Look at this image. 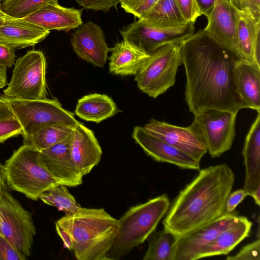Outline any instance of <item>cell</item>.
Wrapping results in <instances>:
<instances>
[{
	"label": "cell",
	"instance_id": "obj_5",
	"mask_svg": "<svg viewBox=\"0 0 260 260\" xmlns=\"http://www.w3.org/2000/svg\"><path fill=\"white\" fill-rule=\"evenodd\" d=\"M10 188L35 201L59 182L41 162L39 152L22 145L15 150L4 166Z\"/></svg>",
	"mask_w": 260,
	"mask_h": 260
},
{
	"label": "cell",
	"instance_id": "obj_30",
	"mask_svg": "<svg viewBox=\"0 0 260 260\" xmlns=\"http://www.w3.org/2000/svg\"><path fill=\"white\" fill-rule=\"evenodd\" d=\"M63 184H58L44 191L39 197L44 203L63 211L66 216L75 213L81 206Z\"/></svg>",
	"mask_w": 260,
	"mask_h": 260
},
{
	"label": "cell",
	"instance_id": "obj_37",
	"mask_svg": "<svg viewBox=\"0 0 260 260\" xmlns=\"http://www.w3.org/2000/svg\"><path fill=\"white\" fill-rule=\"evenodd\" d=\"M184 18L188 22L195 23L201 14L195 0H176Z\"/></svg>",
	"mask_w": 260,
	"mask_h": 260
},
{
	"label": "cell",
	"instance_id": "obj_8",
	"mask_svg": "<svg viewBox=\"0 0 260 260\" xmlns=\"http://www.w3.org/2000/svg\"><path fill=\"white\" fill-rule=\"evenodd\" d=\"M46 61L42 52L32 50L14 63L5 96L20 100L46 99Z\"/></svg>",
	"mask_w": 260,
	"mask_h": 260
},
{
	"label": "cell",
	"instance_id": "obj_17",
	"mask_svg": "<svg viewBox=\"0 0 260 260\" xmlns=\"http://www.w3.org/2000/svg\"><path fill=\"white\" fill-rule=\"evenodd\" d=\"M82 9L62 7L57 0H54L21 19L46 30L69 31L82 24Z\"/></svg>",
	"mask_w": 260,
	"mask_h": 260
},
{
	"label": "cell",
	"instance_id": "obj_4",
	"mask_svg": "<svg viewBox=\"0 0 260 260\" xmlns=\"http://www.w3.org/2000/svg\"><path fill=\"white\" fill-rule=\"evenodd\" d=\"M170 206L168 196L164 194L131 207L118 219V233L108 252L107 260H119L142 244L155 231Z\"/></svg>",
	"mask_w": 260,
	"mask_h": 260
},
{
	"label": "cell",
	"instance_id": "obj_19",
	"mask_svg": "<svg viewBox=\"0 0 260 260\" xmlns=\"http://www.w3.org/2000/svg\"><path fill=\"white\" fill-rule=\"evenodd\" d=\"M237 11L232 0H215L213 10L204 29L216 41L236 54Z\"/></svg>",
	"mask_w": 260,
	"mask_h": 260
},
{
	"label": "cell",
	"instance_id": "obj_43",
	"mask_svg": "<svg viewBox=\"0 0 260 260\" xmlns=\"http://www.w3.org/2000/svg\"><path fill=\"white\" fill-rule=\"evenodd\" d=\"M57 233L61 239L64 247L70 251L72 250V246L70 238L68 233L59 225L55 224Z\"/></svg>",
	"mask_w": 260,
	"mask_h": 260
},
{
	"label": "cell",
	"instance_id": "obj_27",
	"mask_svg": "<svg viewBox=\"0 0 260 260\" xmlns=\"http://www.w3.org/2000/svg\"><path fill=\"white\" fill-rule=\"evenodd\" d=\"M145 24L157 28L184 25L188 22L176 0H158L150 11L140 19Z\"/></svg>",
	"mask_w": 260,
	"mask_h": 260
},
{
	"label": "cell",
	"instance_id": "obj_2",
	"mask_svg": "<svg viewBox=\"0 0 260 260\" xmlns=\"http://www.w3.org/2000/svg\"><path fill=\"white\" fill-rule=\"evenodd\" d=\"M235 179L226 164L200 170L169 207L164 229L179 238L222 216Z\"/></svg>",
	"mask_w": 260,
	"mask_h": 260
},
{
	"label": "cell",
	"instance_id": "obj_38",
	"mask_svg": "<svg viewBox=\"0 0 260 260\" xmlns=\"http://www.w3.org/2000/svg\"><path fill=\"white\" fill-rule=\"evenodd\" d=\"M234 6L240 11L260 19V0H232Z\"/></svg>",
	"mask_w": 260,
	"mask_h": 260
},
{
	"label": "cell",
	"instance_id": "obj_20",
	"mask_svg": "<svg viewBox=\"0 0 260 260\" xmlns=\"http://www.w3.org/2000/svg\"><path fill=\"white\" fill-rule=\"evenodd\" d=\"M260 19L237 10L236 15V54L241 59L253 61L260 67Z\"/></svg>",
	"mask_w": 260,
	"mask_h": 260
},
{
	"label": "cell",
	"instance_id": "obj_6",
	"mask_svg": "<svg viewBox=\"0 0 260 260\" xmlns=\"http://www.w3.org/2000/svg\"><path fill=\"white\" fill-rule=\"evenodd\" d=\"M181 64L179 44L160 47L150 55L135 75L138 87L149 96L156 98L175 84Z\"/></svg>",
	"mask_w": 260,
	"mask_h": 260
},
{
	"label": "cell",
	"instance_id": "obj_16",
	"mask_svg": "<svg viewBox=\"0 0 260 260\" xmlns=\"http://www.w3.org/2000/svg\"><path fill=\"white\" fill-rule=\"evenodd\" d=\"M71 40L74 52L81 59L99 67H103L111 51L104 32L98 25L91 21L81 24Z\"/></svg>",
	"mask_w": 260,
	"mask_h": 260
},
{
	"label": "cell",
	"instance_id": "obj_39",
	"mask_svg": "<svg viewBox=\"0 0 260 260\" xmlns=\"http://www.w3.org/2000/svg\"><path fill=\"white\" fill-rule=\"evenodd\" d=\"M15 49L0 42V68H10L14 64Z\"/></svg>",
	"mask_w": 260,
	"mask_h": 260
},
{
	"label": "cell",
	"instance_id": "obj_23",
	"mask_svg": "<svg viewBox=\"0 0 260 260\" xmlns=\"http://www.w3.org/2000/svg\"><path fill=\"white\" fill-rule=\"evenodd\" d=\"M252 225V222L246 217L238 216L231 224L223 230L214 240L200 251L196 260L228 254L249 236Z\"/></svg>",
	"mask_w": 260,
	"mask_h": 260
},
{
	"label": "cell",
	"instance_id": "obj_32",
	"mask_svg": "<svg viewBox=\"0 0 260 260\" xmlns=\"http://www.w3.org/2000/svg\"><path fill=\"white\" fill-rule=\"evenodd\" d=\"M158 0H122L120 3L124 11L139 18H143Z\"/></svg>",
	"mask_w": 260,
	"mask_h": 260
},
{
	"label": "cell",
	"instance_id": "obj_42",
	"mask_svg": "<svg viewBox=\"0 0 260 260\" xmlns=\"http://www.w3.org/2000/svg\"><path fill=\"white\" fill-rule=\"evenodd\" d=\"M15 118L9 104L0 97V120Z\"/></svg>",
	"mask_w": 260,
	"mask_h": 260
},
{
	"label": "cell",
	"instance_id": "obj_45",
	"mask_svg": "<svg viewBox=\"0 0 260 260\" xmlns=\"http://www.w3.org/2000/svg\"><path fill=\"white\" fill-rule=\"evenodd\" d=\"M6 183L4 166L0 163V189L5 188Z\"/></svg>",
	"mask_w": 260,
	"mask_h": 260
},
{
	"label": "cell",
	"instance_id": "obj_28",
	"mask_svg": "<svg viewBox=\"0 0 260 260\" xmlns=\"http://www.w3.org/2000/svg\"><path fill=\"white\" fill-rule=\"evenodd\" d=\"M74 127L66 124L45 126L23 137V144L40 152L63 140L72 133Z\"/></svg>",
	"mask_w": 260,
	"mask_h": 260
},
{
	"label": "cell",
	"instance_id": "obj_10",
	"mask_svg": "<svg viewBox=\"0 0 260 260\" xmlns=\"http://www.w3.org/2000/svg\"><path fill=\"white\" fill-rule=\"evenodd\" d=\"M237 113L210 109L194 115L191 124L203 137L212 157H219L231 149L236 134Z\"/></svg>",
	"mask_w": 260,
	"mask_h": 260
},
{
	"label": "cell",
	"instance_id": "obj_46",
	"mask_svg": "<svg viewBox=\"0 0 260 260\" xmlns=\"http://www.w3.org/2000/svg\"><path fill=\"white\" fill-rule=\"evenodd\" d=\"M9 17L3 12L0 6V26Z\"/></svg>",
	"mask_w": 260,
	"mask_h": 260
},
{
	"label": "cell",
	"instance_id": "obj_47",
	"mask_svg": "<svg viewBox=\"0 0 260 260\" xmlns=\"http://www.w3.org/2000/svg\"><path fill=\"white\" fill-rule=\"evenodd\" d=\"M2 1V0H0V6H1Z\"/></svg>",
	"mask_w": 260,
	"mask_h": 260
},
{
	"label": "cell",
	"instance_id": "obj_18",
	"mask_svg": "<svg viewBox=\"0 0 260 260\" xmlns=\"http://www.w3.org/2000/svg\"><path fill=\"white\" fill-rule=\"evenodd\" d=\"M71 153L83 176L89 173L101 160L102 149L93 132L79 122L72 133Z\"/></svg>",
	"mask_w": 260,
	"mask_h": 260
},
{
	"label": "cell",
	"instance_id": "obj_3",
	"mask_svg": "<svg viewBox=\"0 0 260 260\" xmlns=\"http://www.w3.org/2000/svg\"><path fill=\"white\" fill-rule=\"evenodd\" d=\"M55 224L69 235L78 260H107V255L117 235L119 221L104 209L81 207Z\"/></svg>",
	"mask_w": 260,
	"mask_h": 260
},
{
	"label": "cell",
	"instance_id": "obj_29",
	"mask_svg": "<svg viewBox=\"0 0 260 260\" xmlns=\"http://www.w3.org/2000/svg\"><path fill=\"white\" fill-rule=\"evenodd\" d=\"M177 237L165 230L154 231L147 238L148 247L143 260H173Z\"/></svg>",
	"mask_w": 260,
	"mask_h": 260
},
{
	"label": "cell",
	"instance_id": "obj_41",
	"mask_svg": "<svg viewBox=\"0 0 260 260\" xmlns=\"http://www.w3.org/2000/svg\"><path fill=\"white\" fill-rule=\"evenodd\" d=\"M197 6L201 15L208 19L214 8L215 0H195Z\"/></svg>",
	"mask_w": 260,
	"mask_h": 260
},
{
	"label": "cell",
	"instance_id": "obj_15",
	"mask_svg": "<svg viewBox=\"0 0 260 260\" xmlns=\"http://www.w3.org/2000/svg\"><path fill=\"white\" fill-rule=\"evenodd\" d=\"M132 136L145 152L157 161L169 163L185 169H200V161L152 135L143 126H135Z\"/></svg>",
	"mask_w": 260,
	"mask_h": 260
},
{
	"label": "cell",
	"instance_id": "obj_44",
	"mask_svg": "<svg viewBox=\"0 0 260 260\" xmlns=\"http://www.w3.org/2000/svg\"><path fill=\"white\" fill-rule=\"evenodd\" d=\"M8 84L7 79V69L0 68V89Z\"/></svg>",
	"mask_w": 260,
	"mask_h": 260
},
{
	"label": "cell",
	"instance_id": "obj_21",
	"mask_svg": "<svg viewBox=\"0 0 260 260\" xmlns=\"http://www.w3.org/2000/svg\"><path fill=\"white\" fill-rule=\"evenodd\" d=\"M50 31L22 19L9 17L0 26V42L14 49L34 46L44 40Z\"/></svg>",
	"mask_w": 260,
	"mask_h": 260
},
{
	"label": "cell",
	"instance_id": "obj_36",
	"mask_svg": "<svg viewBox=\"0 0 260 260\" xmlns=\"http://www.w3.org/2000/svg\"><path fill=\"white\" fill-rule=\"evenodd\" d=\"M85 9L95 11H108L110 8L116 6L122 0H75Z\"/></svg>",
	"mask_w": 260,
	"mask_h": 260
},
{
	"label": "cell",
	"instance_id": "obj_24",
	"mask_svg": "<svg viewBox=\"0 0 260 260\" xmlns=\"http://www.w3.org/2000/svg\"><path fill=\"white\" fill-rule=\"evenodd\" d=\"M234 79L237 91L248 108L260 112V67L253 61L240 59Z\"/></svg>",
	"mask_w": 260,
	"mask_h": 260
},
{
	"label": "cell",
	"instance_id": "obj_31",
	"mask_svg": "<svg viewBox=\"0 0 260 260\" xmlns=\"http://www.w3.org/2000/svg\"><path fill=\"white\" fill-rule=\"evenodd\" d=\"M53 1L54 0H4L1 8L7 16L21 19Z\"/></svg>",
	"mask_w": 260,
	"mask_h": 260
},
{
	"label": "cell",
	"instance_id": "obj_13",
	"mask_svg": "<svg viewBox=\"0 0 260 260\" xmlns=\"http://www.w3.org/2000/svg\"><path fill=\"white\" fill-rule=\"evenodd\" d=\"M238 216L235 211L224 213L214 221L177 238L173 246V260H196L200 251Z\"/></svg>",
	"mask_w": 260,
	"mask_h": 260
},
{
	"label": "cell",
	"instance_id": "obj_7",
	"mask_svg": "<svg viewBox=\"0 0 260 260\" xmlns=\"http://www.w3.org/2000/svg\"><path fill=\"white\" fill-rule=\"evenodd\" d=\"M9 104L22 129L23 137L41 127L56 124L75 126L78 122L73 113L65 110L56 99L20 100L2 95Z\"/></svg>",
	"mask_w": 260,
	"mask_h": 260
},
{
	"label": "cell",
	"instance_id": "obj_22",
	"mask_svg": "<svg viewBox=\"0 0 260 260\" xmlns=\"http://www.w3.org/2000/svg\"><path fill=\"white\" fill-rule=\"evenodd\" d=\"M242 153L245 168L243 189L251 197L260 188V112L246 135Z\"/></svg>",
	"mask_w": 260,
	"mask_h": 260
},
{
	"label": "cell",
	"instance_id": "obj_9",
	"mask_svg": "<svg viewBox=\"0 0 260 260\" xmlns=\"http://www.w3.org/2000/svg\"><path fill=\"white\" fill-rule=\"evenodd\" d=\"M36 233L31 214L5 188L0 189V234L27 257Z\"/></svg>",
	"mask_w": 260,
	"mask_h": 260
},
{
	"label": "cell",
	"instance_id": "obj_26",
	"mask_svg": "<svg viewBox=\"0 0 260 260\" xmlns=\"http://www.w3.org/2000/svg\"><path fill=\"white\" fill-rule=\"evenodd\" d=\"M118 112L116 104L106 94L86 95L77 102L75 113L81 119L99 123Z\"/></svg>",
	"mask_w": 260,
	"mask_h": 260
},
{
	"label": "cell",
	"instance_id": "obj_35",
	"mask_svg": "<svg viewBox=\"0 0 260 260\" xmlns=\"http://www.w3.org/2000/svg\"><path fill=\"white\" fill-rule=\"evenodd\" d=\"M26 257L17 250L0 234V260H25Z\"/></svg>",
	"mask_w": 260,
	"mask_h": 260
},
{
	"label": "cell",
	"instance_id": "obj_14",
	"mask_svg": "<svg viewBox=\"0 0 260 260\" xmlns=\"http://www.w3.org/2000/svg\"><path fill=\"white\" fill-rule=\"evenodd\" d=\"M72 136V133L61 142L39 152V157L42 164L59 184L76 187L82 184L83 176L71 156Z\"/></svg>",
	"mask_w": 260,
	"mask_h": 260
},
{
	"label": "cell",
	"instance_id": "obj_25",
	"mask_svg": "<svg viewBox=\"0 0 260 260\" xmlns=\"http://www.w3.org/2000/svg\"><path fill=\"white\" fill-rule=\"evenodd\" d=\"M110 51V72L123 76L135 75L150 56L124 40L117 43Z\"/></svg>",
	"mask_w": 260,
	"mask_h": 260
},
{
	"label": "cell",
	"instance_id": "obj_11",
	"mask_svg": "<svg viewBox=\"0 0 260 260\" xmlns=\"http://www.w3.org/2000/svg\"><path fill=\"white\" fill-rule=\"evenodd\" d=\"M125 42L141 51L150 55L163 46L179 44L194 32V23L189 22L180 26L157 28L148 25L141 20L120 30Z\"/></svg>",
	"mask_w": 260,
	"mask_h": 260
},
{
	"label": "cell",
	"instance_id": "obj_12",
	"mask_svg": "<svg viewBox=\"0 0 260 260\" xmlns=\"http://www.w3.org/2000/svg\"><path fill=\"white\" fill-rule=\"evenodd\" d=\"M143 127L152 135L199 161L208 152L203 137L191 124L182 127L151 119Z\"/></svg>",
	"mask_w": 260,
	"mask_h": 260
},
{
	"label": "cell",
	"instance_id": "obj_1",
	"mask_svg": "<svg viewBox=\"0 0 260 260\" xmlns=\"http://www.w3.org/2000/svg\"><path fill=\"white\" fill-rule=\"evenodd\" d=\"M186 75L185 100L196 115L210 109L238 112L248 106L238 94L233 51L200 30L179 44Z\"/></svg>",
	"mask_w": 260,
	"mask_h": 260
},
{
	"label": "cell",
	"instance_id": "obj_40",
	"mask_svg": "<svg viewBox=\"0 0 260 260\" xmlns=\"http://www.w3.org/2000/svg\"><path fill=\"white\" fill-rule=\"evenodd\" d=\"M247 196L243 189H239L229 194L225 205V213H231L235 211V209Z\"/></svg>",
	"mask_w": 260,
	"mask_h": 260
},
{
	"label": "cell",
	"instance_id": "obj_33",
	"mask_svg": "<svg viewBox=\"0 0 260 260\" xmlns=\"http://www.w3.org/2000/svg\"><path fill=\"white\" fill-rule=\"evenodd\" d=\"M228 260H260L259 239L244 246L235 255L228 256Z\"/></svg>",
	"mask_w": 260,
	"mask_h": 260
},
{
	"label": "cell",
	"instance_id": "obj_34",
	"mask_svg": "<svg viewBox=\"0 0 260 260\" xmlns=\"http://www.w3.org/2000/svg\"><path fill=\"white\" fill-rule=\"evenodd\" d=\"M22 133L21 126L15 118L0 120V143Z\"/></svg>",
	"mask_w": 260,
	"mask_h": 260
}]
</instances>
